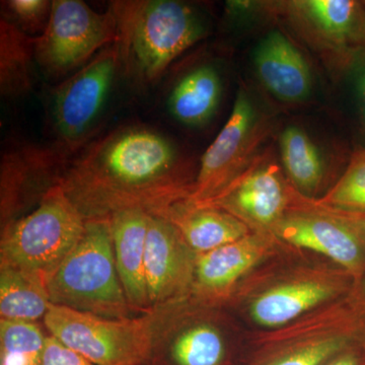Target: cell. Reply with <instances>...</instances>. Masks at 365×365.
<instances>
[{"instance_id": "277c9868", "label": "cell", "mask_w": 365, "mask_h": 365, "mask_svg": "<svg viewBox=\"0 0 365 365\" xmlns=\"http://www.w3.org/2000/svg\"><path fill=\"white\" fill-rule=\"evenodd\" d=\"M47 290L55 306L107 319L140 316L118 275L110 220H86L83 237L48 280Z\"/></svg>"}, {"instance_id": "d6a6232c", "label": "cell", "mask_w": 365, "mask_h": 365, "mask_svg": "<svg viewBox=\"0 0 365 365\" xmlns=\"http://www.w3.org/2000/svg\"><path fill=\"white\" fill-rule=\"evenodd\" d=\"M365 2V1H364Z\"/></svg>"}, {"instance_id": "83f0119b", "label": "cell", "mask_w": 365, "mask_h": 365, "mask_svg": "<svg viewBox=\"0 0 365 365\" xmlns=\"http://www.w3.org/2000/svg\"><path fill=\"white\" fill-rule=\"evenodd\" d=\"M42 365H96L48 333Z\"/></svg>"}, {"instance_id": "e0dca14e", "label": "cell", "mask_w": 365, "mask_h": 365, "mask_svg": "<svg viewBox=\"0 0 365 365\" xmlns=\"http://www.w3.org/2000/svg\"><path fill=\"white\" fill-rule=\"evenodd\" d=\"M196 258L167 218L150 215L144 263L150 311L191 297Z\"/></svg>"}, {"instance_id": "8992f818", "label": "cell", "mask_w": 365, "mask_h": 365, "mask_svg": "<svg viewBox=\"0 0 365 365\" xmlns=\"http://www.w3.org/2000/svg\"><path fill=\"white\" fill-rule=\"evenodd\" d=\"M85 227V218L58 185L28 215L1 228L0 263L32 274L47 285Z\"/></svg>"}, {"instance_id": "7402d4cb", "label": "cell", "mask_w": 365, "mask_h": 365, "mask_svg": "<svg viewBox=\"0 0 365 365\" xmlns=\"http://www.w3.org/2000/svg\"><path fill=\"white\" fill-rule=\"evenodd\" d=\"M51 306L47 285L21 269L0 263V317L14 321L37 322Z\"/></svg>"}, {"instance_id": "484cf974", "label": "cell", "mask_w": 365, "mask_h": 365, "mask_svg": "<svg viewBox=\"0 0 365 365\" xmlns=\"http://www.w3.org/2000/svg\"><path fill=\"white\" fill-rule=\"evenodd\" d=\"M314 201L333 210L365 215V148L352 153L340 179L325 195Z\"/></svg>"}, {"instance_id": "d6986e66", "label": "cell", "mask_w": 365, "mask_h": 365, "mask_svg": "<svg viewBox=\"0 0 365 365\" xmlns=\"http://www.w3.org/2000/svg\"><path fill=\"white\" fill-rule=\"evenodd\" d=\"M150 217L139 210L122 211L110 217L118 275L129 304L139 314L151 312L144 272Z\"/></svg>"}, {"instance_id": "52a82bcc", "label": "cell", "mask_w": 365, "mask_h": 365, "mask_svg": "<svg viewBox=\"0 0 365 365\" xmlns=\"http://www.w3.org/2000/svg\"><path fill=\"white\" fill-rule=\"evenodd\" d=\"M155 311L144 365H232L235 329L225 307L189 297Z\"/></svg>"}, {"instance_id": "44dd1931", "label": "cell", "mask_w": 365, "mask_h": 365, "mask_svg": "<svg viewBox=\"0 0 365 365\" xmlns=\"http://www.w3.org/2000/svg\"><path fill=\"white\" fill-rule=\"evenodd\" d=\"M222 97V81L211 66H200L182 76L170 91L168 107L172 116L189 126L208 121Z\"/></svg>"}, {"instance_id": "3957f363", "label": "cell", "mask_w": 365, "mask_h": 365, "mask_svg": "<svg viewBox=\"0 0 365 365\" xmlns=\"http://www.w3.org/2000/svg\"><path fill=\"white\" fill-rule=\"evenodd\" d=\"M255 272L242 282L227 307L244 306L249 318L262 330L287 326L344 299L356 287L352 276L334 264L299 263L281 270L261 271L258 275Z\"/></svg>"}, {"instance_id": "5bb4252c", "label": "cell", "mask_w": 365, "mask_h": 365, "mask_svg": "<svg viewBox=\"0 0 365 365\" xmlns=\"http://www.w3.org/2000/svg\"><path fill=\"white\" fill-rule=\"evenodd\" d=\"M285 247L271 232H252L220 248L197 255L191 297L227 307L242 282Z\"/></svg>"}, {"instance_id": "30bf717a", "label": "cell", "mask_w": 365, "mask_h": 365, "mask_svg": "<svg viewBox=\"0 0 365 365\" xmlns=\"http://www.w3.org/2000/svg\"><path fill=\"white\" fill-rule=\"evenodd\" d=\"M116 41L110 9L100 14L81 0H54L44 32L36 37L35 60L49 76H66Z\"/></svg>"}, {"instance_id": "ac0fdd59", "label": "cell", "mask_w": 365, "mask_h": 365, "mask_svg": "<svg viewBox=\"0 0 365 365\" xmlns=\"http://www.w3.org/2000/svg\"><path fill=\"white\" fill-rule=\"evenodd\" d=\"M254 64L262 85L283 102H300L311 93L309 64L282 33L274 31L261 41L254 53Z\"/></svg>"}, {"instance_id": "6da1fadb", "label": "cell", "mask_w": 365, "mask_h": 365, "mask_svg": "<svg viewBox=\"0 0 365 365\" xmlns=\"http://www.w3.org/2000/svg\"><path fill=\"white\" fill-rule=\"evenodd\" d=\"M195 179L168 137L133 125L88 144L59 186L86 220H110L127 210L163 215L188 200Z\"/></svg>"}, {"instance_id": "ba28073f", "label": "cell", "mask_w": 365, "mask_h": 365, "mask_svg": "<svg viewBox=\"0 0 365 365\" xmlns=\"http://www.w3.org/2000/svg\"><path fill=\"white\" fill-rule=\"evenodd\" d=\"M271 234L288 248L326 257L356 285L365 277V215L323 207L294 188L289 207Z\"/></svg>"}, {"instance_id": "d4e9b609", "label": "cell", "mask_w": 365, "mask_h": 365, "mask_svg": "<svg viewBox=\"0 0 365 365\" xmlns=\"http://www.w3.org/2000/svg\"><path fill=\"white\" fill-rule=\"evenodd\" d=\"M47 336L37 322L0 319V365H42Z\"/></svg>"}, {"instance_id": "1f68e13d", "label": "cell", "mask_w": 365, "mask_h": 365, "mask_svg": "<svg viewBox=\"0 0 365 365\" xmlns=\"http://www.w3.org/2000/svg\"><path fill=\"white\" fill-rule=\"evenodd\" d=\"M361 346H362V349H364V359H365V332L364 333V335H362Z\"/></svg>"}, {"instance_id": "4dcf8cb0", "label": "cell", "mask_w": 365, "mask_h": 365, "mask_svg": "<svg viewBox=\"0 0 365 365\" xmlns=\"http://www.w3.org/2000/svg\"><path fill=\"white\" fill-rule=\"evenodd\" d=\"M352 297L365 311V277L352 292Z\"/></svg>"}, {"instance_id": "5b68a950", "label": "cell", "mask_w": 365, "mask_h": 365, "mask_svg": "<svg viewBox=\"0 0 365 365\" xmlns=\"http://www.w3.org/2000/svg\"><path fill=\"white\" fill-rule=\"evenodd\" d=\"M364 332L365 312L351 294L287 326L253 332L249 365H324Z\"/></svg>"}, {"instance_id": "9c48e42d", "label": "cell", "mask_w": 365, "mask_h": 365, "mask_svg": "<svg viewBox=\"0 0 365 365\" xmlns=\"http://www.w3.org/2000/svg\"><path fill=\"white\" fill-rule=\"evenodd\" d=\"M155 311L107 319L51 304L43 322L48 333L96 365H144L150 354Z\"/></svg>"}, {"instance_id": "ffe728a7", "label": "cell", "mask_w": 365, "mask_h": 365, "mask_svg": "<svg viewBox=\"0 0 365 365\" xmlns=\"http://www.w3.org/2000/svg\"><path fill=\"white\" fill-rule=\"evenodd\" d=\"M163 217L179 230L197 255L207 253L251 234V228L227 211L182 201L163 213Z\"/></svg>"}, {"instance_id": "9a60e30c", "label": "cell", "mask_w": 365, "mask_h": 365, "mask_svg": "<svg viewBox=\"0 0 365 365\" xmlns=\"http://www.w3.org/2000/svg\"><path fill=\"white\" fill-rule=\"evenodd\" d=\"M307 37L332 51L343 66H355L365 53V2L294 0L275 4Z\"/></svg>"}, {"instance_id": "7a4b0ae2", "label": "cell", "mask_w": 365, "mask_h": 365, "mask_svg": "<svg viewBox=\"0 0 365 365\" xmlns=\"http://www.w3.org/2000/svg\"><path fill=\"white\" fill-rule=\"evenodd\" d=\"M116 21L121 69L151 85L178 56L204 35L191 6L175 0H126L109 6Z\"/></svg>"}, {"instance_id": "cb8c5ba5", "label": "cell", "mask_w": 365, "mask_h": 365, "mask_svg": "<svg viewBox=\"0 0 365 365\" xmlns=\"http://www.w3.org/2000/svg\"><path fill=\"white\" fill-rule=\"evenodd\" d=\"M280 153L290 184L302 195L312 198L324 177V165L319 150L306 132L287 127L280 136Z\"/></svg>"}, {"instance_id": "f546056e", "label": "cell", "mask_w": 365, "mask_h": 365, "mask_svg": "<svg viewBox=\"0 0 365 365\" xmlns=\"http://www.w3.org/2000/svg\"><path fill=\"white\" fill-rule=\"evenodd\" d=\"M355 88L362 120L365 125V53L355 64Z\"/></svg>"}, {"instance_id": "603a6c76", "label": "cell", "mask_w": 365, "mask_h": 365, "mask_svg": "<svg viewBox=\"0 0 365 365\" xmlns=\"http://www.w3.org/2000/svg\"><path fill=\"white\" fill-rule=\"evenodd\" d=\"M36 37H31L6 19L0 21V93L19 98L32 88Z\"/></svg>"}, {"instance_id": "f1b7e54d", "label": "cell", "mask_w": 365, "mask_h": 365, "mask_svg": "<svg viewBox=\"0 0 365 365\" xmlns=\"http://www.w3.org/2000/svg\"><path fill=\"white\" fill-rule=\"evenodd\" d=\"M324 365H365L361 339L346 347Z\"/></svg>"}, {"instance_id": "4fadbf2b", "label": "cell", "mask_w": 365, "mask_h": 365, "mask_svg": "<svg viewBox=\"0 0 365 365\" xmlns=\"http://www.w3.org/2000/svg\"><path fill=\"white\" fill-rule=\"evenodd\" d=\"M66 148L33 143L11 145L0 163L1 228L24 216L58 186L71 160Z\"/></svg>"}, {"instance_id": "2e32d148", "label": "cell", "mask_w": 365, "mask_h": 365, "mask_svg": "<svg viewBox=\"0 0 365 365\" xmlns=\"http://www.w3.org/2000/svg\"><path fill=\"white\" fill-rule=\"evenodd\" d=\"M294 187L275 163L258 157L232 184L203 203L222 209L246 223L252 232H271L289 207Z\"/></svg>"}, {"instance_id": "7c38bea8", "label": "cell", "mask_w": 365, "mask_h": 365, "mask_svg": "<svg viewBox=\"0 0 365 365\" xmlns=\"http://www.w3.org/2000/svg\"><path fill=\"white\" fill-rule=\"evenodd\" d=\"M119 69V46L114 42L55 88L52 118L58 145L72 153L85 140L102 112Z\"/></svg>"}, {"instance_id": "8fae6325", "label": "cell", "mask_w": 365, "mask_h": 365, "mask_svg": "<svg viewBox=\"0 0 365 365\" xmlns=\"http://www.w3.org/2000/svg\"><path fill=\"white\" fill-rule=\"evenodd\" d=\"M266 135L267 125L247 91L240 88L227 121L201 158L188 201L203 203L217 196L258 158Z\"/></svg>"}, {"instance_id": "4316f807", "label": "cell", "mask_w": 365, "mask_h": 365, "mask_svg": "<svg viewBox=\"0 0 365 365\" xmlns=\"http://www.w3.org/2000/svg\"><path fill=\"white\" fill-rule=\"evenodd\" d=\"M1 4L6 9V18L4 19L19 26L24 32H44L51 13L52 1L9 0Z\"/></svg>"}]
</instances>
